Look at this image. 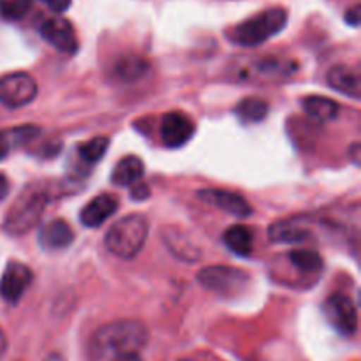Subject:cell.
<instances>
[{
  "label": "cell",
  "instance_id": "24",
  "mask_svg": "<svg viewBox=\"0 0 361 361\" xmlns=\"http://www.w3.org/2000/svg\"><path fill=\"white\" fill-rule=\"evenodd\" d=\"M148 71L147 62L140 56H126L115 66V73L123 81H136Z\"/></svg>",
  "mask_w": 361,
  "mask_h": 361
},
{
  "label": "cell",
  "instance_id": "23",
  "mask_svg": "<svg viewBox=\"0 0 361 361\" xmlns=\"http://www.w3.org/2000/svg\"><path fill=\"white\" fill-rule=\"evenodd\" d=\"M171 231L175 233V236L169 235L168 231L164 233V238H166V243H168L169 250H173V254L178 256L180 259L196 261L197 257H200V254H197V249L194 247V243H190L189 240H187V236H183L178 229H171Z\"/></svg>",
  "mask_w": 361,
  "mask_h": 361
},
{
  "label": "cell",
  "instance_id": "6",
  "mask_svg": "<svg viewBox=\"0 0 361 361\" xmlns=\"http://www.w3.org/2000/svg\"><path fill=\"white\" fill-rule=\"evenodd\" d=\"M37 81L27 73H11L0 78V104L16 109L30 104L37 95Z\"/></svg>",
  "mask_w": 361,
  "mask_h": 361
},
{
  "label": "cell",
  "instance_id": "30",
  "mask_svg": "<svg viewBox=\"0 0 361 361\" xmlns=\"http://www.w3.org/2000/svg\"><path fill=\"white\" fill-rule=\"evenodd\" d=\"M6 351H7V338H6V334L0 330V360H2V356L6 355Z\"/></svg>",
  "mask_w": 361,
  "mask_h": 361
},
{
  "label": "cell",
  "instance_id": "31",
  "mask_svg": "<svg viewBox=\"0 0 361 361\" xmlns=\"http://www.w3.org/2000/svg\"><path fill=\"white\" fill-rule=\"evenodd\" d=\"M44 361H66V360H63L60 355H49V356H46Z\"/></svg>",
  "mask_w": 361,
  "mask_h": 361
},
{
  "label": "cell",
  "instance_id": "3",
  "mask_svg": "<svg viewBox=\"0 0 361 361\" xmlns=\"http://www.w3.org/2000/svg\"><path fill=\"white\" fill-rule=\"evenodd\" d=\"M286 25H288V11L282 9V7H271V9L249 18L243 23L236 25L229 32V39L235 44L254 48V46L263 44L268 39L284 30Z\"/></svg>",
  "mask_w": 361,
  "mask_h": 361
},
{
  "label": "cell",
  "instance_id": "33",
  "mask_svg": "<svg viewBox=\"0 0 361 361\" xmlns=\"http://www.w3.org/2000/svg\"><path fill=\"white\" fill-rule=\"evenodd\" d=\"M180 361H196V360H189V358H187V360H180Z\"/></svg>",
  "mask_w": 361,
  "mask_h": 361
},
{
  "label": "cell",
  "instance_id": "10",
  "mask_svg": "<svg viewBox=\"0 0 361 361\" xmlns=\"http://www.w3.org/2000/svg\"><path fill=\"white\" fill-rule=\"evenodd\" d=\"M196 133V126L187 115L180 111H169L161 122L162 143L168 148H180L189 143Z\"/></svg>",
  "mask_w": 361,
  "mask_h": 361
},
{
  "label": "cell",
  "instance_id": "8",
  "mask_svg": "<svg viewBox=\"0 0 361 361\" xmlns=\"http://www.w3.org/2000/svg\"><path fill=\"white\" fill-rule=\"evenodd\" d=\"M32 281H34V274L27 264L11 261L0 279V298L11 305H16L32 286Z\"/></svg>",
  "mask_w": 361,
  "mask_h": 361
},
{
  "label": "cell",
  "instance_id": "32",
  "mask_svg": "<svg viewBox=\"0 0 361 361\" xmlns=\"http://www.w3.org/2000/svg\"><path fill=\"white\" fill-rule=\"evenodd\" d=\"M129 361H143V360H141V358H140V356H134V358H130Z\"/></svg>",
  "mask_w": 361,
  "mask_h": 361
},
{
  "label": "cell",
  "instance_id": "29",
  "mask_svg": "<svg viewBox=\"0 0 361 361\" xmlns=\"http://www.w3.org/2000/svg\"><path fill=\"white\" fill-rule=\"evenodd\" d=\"M7 192H9V182L4 175H0V201L6 200Z\"/></svg>",
  "mask_w": 361,
  "mask_h": 361
},
{
  "label": "cell",
  "instance_id": "13",
  "mask_svg": "<svg viewBox=\"0 0 361 361\" xmlns=\"http://www.w3.org/2000/svg\"><path fill=\"white\" fill-rule=\"evenodd\" d=\"M74 242V231L66 221L62 219H55V221L48 222L39 231V243L44 250H63Z\"/></svg>",
  "mask_w": 361,
  "mask_h": 361
},
{
  "label": "cell",
  "instance_id": "20",
  "mask_svg": "<svg viewBox=\"0 0 361 361\" xmlns=\"http://www.w3.org/2000/svg\"><path fill=\"white\" fill-rule=\"evenodd\" d=\"M268 102L257 97H247L236 104L235 113L243 123H257L267 118Z\"/></svg>",
  "mask_w": 361,
  "mask_h": 361
},
{
  "label": "cell",
  "instance_id": "12",
  "mask_svg": "<svg viewBox=\"0 0 361 361\" xmlns=\"http://www.w3.org/2000/svg\"><path fill=\"white\" fill-rule=\"evenodd\" d=\"M118 210V200L113 194H99L81 210L80 221L85 228H99Z\"/></svg>",
  "mask_w": 361,
  "mask_h": 361
},
{
  "label": "cell",
  "instance_id": "7",
  "mask_svg": "<svg viewBox=\"0 0 361 361\" xmlns=\"http://www.w3.org/2000/svg\"><path fill=\"white\" fill-rule=\"evenodd\" d=\"M323 314L328 323L344 337H351L358 330V312L356 305L348 295L335 293L324 302Z\"/></svg>",
  "mask_w": 361,
  "mask_h": 361
},
{
  "label": "cell",
  "instance_id": "5",
  "mask_svg": "<svg viewBox=\"0 0 361 361\" xmlns=\"http://www.w3.org/2000/svg\"><path fill=\"white\" fill-rule=\"evenodd\" d=\"M197 281L208 291H214L217 295L228 296L236 295L242 291L249 282L247 274L236 268L224 267V264H215V267H208L197 274Z\"/></svg>",
  "mask_w": 361,
  "mask_h": 361
},
{
  "label": "cell",
  "instance_id": "9",
  "mask_svg": "<svg viewBox=\"0 0 361 361\" xmlns=\"http://www.w3.org/2000/svg\"><path fill=\"white\" fill-rule=\"evenodd\" d=\"M39 32H41L42 39L55 49H59L60 53L74 55L78 51L76 32H74L71 21H67L66 18H49V20H44L41 27H39Z\"/></svg>",
  "mask_w": 361,
  "mask_h": 361
},
{
  "label": "cell",
  "instance_id": "16",
  "mask_svg": "<svg viewBox=\"0 0 361 361\" xmlns=\"http://www.w3.org/2000/svg\"><path fill=\"white\" fill-rule=\"evenodd\" d=\"M145 175V164L136 155H127L113 169L111 180L115 185L120 187H133L134 183L140 182Z\"/></svg>",
  "mask_w": 361,
  "mask_h": 361
},
{
  "label": "cell",
  "instance_id": "27",
  "mask_svg": "<svg viewBox=\"0 0 361 361\" xmlns=\"http://www.w3.org/2000/svg\"><path fill=\"white\" fill-rule=\"evenodd\" d=\"M130 196H133V200H145V197L150 196V190H148L143 183L137 182L130 187Z\"/></svg>",
  "mask_w": 361,
  "mask_h": 361
},
{
  "label": "cell",
  "instance_id": "19",
  "mask_svg": "<svg viewBox=\"0 0 361 361\" xmlns=\"http://www.w3.org/2000/svg\"><path fill=\"white\" fill-rule=\"evenodd\" d=\"M226 247H228L231 252H235L236 256L247 257L252 254V233L245 228V226H231L229 229H226L224 236Z\"/></svg>",
  "mask_w": 361,
  "mask_h": 361
},
{
  "label": "cell",
  "instance_id": "15",
  "mask_svg": "<svg viewBox=\"0 0 361 361\" xmlns=\"http://www.w3.org/2000/svg\"><path fill=\"white\" fill-rule=\"evenodd\" d=\"M268 233L274 243H305L312 240V231L296 219L274 222Z\"/></svg>",
  "mask_w": 361,
  "mask_h": 361
},
{
  "label": "cell",
  "instance_id": "4",
  "mask_svg": "<svg viewBox=\"0 0 361 361\" xmlns=\"http://www.w3.org/2000/svg\"><path fill=\"white\" fill-rule=\"evenodd\" d=\"M48 201V192H44L41 187L30 185L28 189H25L11 207L9 214L4 221V231L13 236H20L30 231L39 222L41 215L44 214Z\"/></svg>",
  "mask_w": 361,
  "mask_h": 361
},
{
  "label": "cell",
  "instance_id": "17",
  "mask_svg": "<svg viewBox=\"0 0 361 361\" xmlns=\"http://www.w3.org/2000/svg\"><path fill=\"white\" fill-rule=\"evenodd\" d=\"M303 109L309 116H312L317 122H330L338 115V104L334 99L321 97V95H310L303 99Z\"/></svg>",
  "mask_w": 361,
  "mask_h": 361
},
{
  "label": "cell",
  "instance_id": "2",
  "mask_svg": "<svg viewBox=\"0 0 361 361\" xmlns=\"http://www.w3.org/2000/svg\"><path fill=\"white\" fill-rule=\"evenodd\" d=\"M148 236V221L140 214H130L116 221L104 236V245L120 259H133L145 247Z\"/></svg>",
  "mask_w": 361,
  "mask_h": 361
},
{
  "label": "cell",
  "instance_id": "21",
  "mask_svg": "<svg viewBox=\"0 0 361 361\" xmlns=\"http://www.w3.org/2000/svg\"><path fill=\"white\" fill-rule=\"evenodd\" d=\"M289 261L305 274H317L323 270V257L310 249H296L289 254Z\"/></svg>",
  "mask_w": 361,
  "mask_h": 361
},
{
  "label": "cell",
  "instance_id": "25",
  "mask_svg": "<svg viewBox=\"0 0 361 361\" xmlns=\"http://www.w3.org/2000/svg\"><path fill=\"white\" fill-rule=\"evenodd\" d=\"M34 0H0V14L6 20L18 21L30 11Z\"/></svg>",
  "mask_w": 361,
  "mask_h": 361
},
{
  "label": "cell",
  "instance_id": "1",
  "mask_svg": "<svg viewBox=\"0 0 361 361\" xmlns=\"http://www.w3.org/2000/svg\"><path fill=\"white\" fill-rule=\"evenodd\" d=\"M148 342V330L136 319H123L99 328L90 341L92 361H129L140 356Z\"/></svg>",
  "mask_w": 361,
  "mask_h": 361
},
{
  "label": "cell",
  "instance_id": "26",
  "mask_svg": "<svg viewBox=\"0 0 361 361\" xmlns=\"http://www.w3.org/2000/svg\"><path fill=\"white\" fill-rule=\"evenodd\" d=\"M39 2H42L46 7H49L51 11H55V13H63V11L69 9V6L73 0H39Z\"/></svg>",
  "mask_w": 361,
  "mask_h": 361
},
{
  "label": "cell",
  "instance_id": "18",
  "mask_svg": "<svg viewBox=\"0 0 361 361\" xmlns=\"http://www.w3.org/2000/svg\"><path fill=\"white\" fill-rule=\"evenodd\" d=\"M37 134L39 129L34 126H23L11 130H0V161H4L14 147L28 143V141L34 140Z\"/></svg>",
  "mask_w": 361,
  "mask_h": 361
},
{
  "label": "cell",
  "instance_id": "28",
  "mask_svg": "<svg viewBox=\"0 0 361 361\" xmlns=\"http://www.w3.org/2000/svg\"><path fill=\"white\" fill-rule=\"evenodd\" d=\"M345 21H348L351 27H358L360 25V6H353L351 9L345 13Z\"/></svg>",
  "mask_w": 361,
  "mask_h": 361
},
{
  "label": "cell",
  "instance_id": "11",
  "mask_svg": "<svg viewBox=\"0 0 361 361\" xmlns=\"http://www.w3.org/2000/svg\"><path fill=\"white\" fill-rule=\"evenodd\" d=\"M197 197L201 201H204V203L212 204V207L219 208V210L226 212L229 215H235L238 219H245L252 214L250 204L240 194L229 192V190L203 189L197 192Z\"/></svg>",
  "mask_w": 361,
  "mask_h": 361
},
{
  "label": "cell",
  "instance_id": "22",
  "mask_svg": "<svg viewBox=\"0 0 361 361\" xmlns=\"http://www.w3.org/2000/svg\"><path fill=\"white\" fill-rule=\"evenodd\" d=\"M108 147H109L108 137L104 136L92 137V140L85 141V143H81L80 147H78V155H80V159L85 162V164L92 166L104 157Z\"/></svg>",
  "mask_w": 361,
  "mask_h": 361
},
{
  "label": "cell",
  "instance_id": "14",
  "mask_svg": "<svg viewBox=\"0 0 361 361\" xmlns=\"http://www.w3.org/2000/svg\"><path fill=\"white\" fill-rule=\"evenodd\" d=\"M328 85H330L334 90L341 92V94L348 95L351 99L361 97V78L360 71L356 67L351 66H335L331 67L330 73L326 76Z\"/></svg>",
  "mask_w": 361,
  "mask_h": 361
}]
</instances>
